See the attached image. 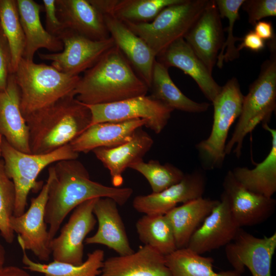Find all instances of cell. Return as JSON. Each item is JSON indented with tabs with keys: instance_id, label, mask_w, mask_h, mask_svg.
<instances>
[{
	"instance_id": "obj_40",
	"label": "cell",
	"mask_w": 276,
	"mask_h": 276,
	"mask_svg": "<svg viewBox=\"0 0 276 276\" xmlns=\"http://www.w3.org/2000/svg\"><path fill=\"white\" fill-rule=\"evenodd\" d=\"M42 2L45 13L46 30L51 34L58 37L66 28L57 16L56 0H43Z\"/></svg>"
},
{
	"instance_id": "obj_2",
	"label": "cell",
	"mask_w": 276,
	"mask_h": 276,
	"mask_svg": "<svg viewBox=\"0 0 276 276\" xmlns=\"http://www.w3.org/2000/svg\"><path fill=\"white\" fill-rule=\"evenodd\" d=\"M148 90L115 45L80 77L74 94L81 103L96 105L146 95Z\"/></svg>"
},
{
	"instance_id": "obj_13",
	"label": "cell",
	"mask_w": 276,
	"mask_h": 276,
	"mask_svg": "<svg viewBox=\"0 0 276 276\" xmlns=\"http://www.w3.org/2000/svg\"><path fill=\"white\" fill-rule=\"evenodd\" d=\"M49 187V180L42 187L37 196L32 198L27 211L19 216L13 215L10 227L18 234L17 241L25 249L31 251L40 261H48L51 251L44 214Z\"/></svg>"
},
{
	"instance_id": "obj_24",
	"label": "cell",
	"mask_w": 276,
	"mask_h": 276,
	"mask_svg": "<svg viewBox=\"0 0 276 276\" xmlns=\"http://www.w3.org/2000/svg\"><path fill=\"white\" fill-rule=\"evenodd\" d=\"M56 6L66 29L94 40L110 37L104 15L89 0H56Z\"/></svg>"
},
{
	"instance_id": "obj_30",
	"label": "cell",
	"mask_w": 276,
	"mask_h": 276,
	"mask_svg": "<svg viewBox=\"0 0 276 276\" xmlns=\"http://www.w3.org/2000/svg\"><path fill=\"white\" fill-rule=\"evenodd\" d=\"M171 276H241L234 270L216 272L214 259L203 257L186 247L165 256Z\"/></svg>"
},
{
	"instance_id": "obj_32",
	"label": "cell",
	"mask_w": 276,
	"mask_h": 276,
	"mask_svg": "<svg viewBox=\"0 0 276 276\" xmlns=\"http://www.w3.org/2000/svg\"><path fill=\"white\" fill-rule=\"evenodd\" d=\"M135 226L140 240L164 256L177 249L172 228L165 215L145 214Z\"/></svg>"
},
{
	"instance_id": "obj_9",
	"label": "cell",
	"mask_w": 276,
	"mask_h": 276,
	"mask_svg": "<svg viewBox=\"0 0 276 276\" xmlns=\"http://www.w3.org/2000/svg\"><path fill=\"white\" fill-rule=\"evenodd\" d=\"M85 105L91 114L89 126L102 122L143 119L147 120L146 127L156 134L163 131L174 110L163 102L147 95L111 103Z\"/></svg>"
},
{
	"instance_id": "obj_31",
	"label": "cell",
	"mask_w": 276,
	"mask_h": 276,
	"mask_svg": "<svg viewBox=\"0 0 276 276\" xmlns=\"http://www.w3.org/2000/svg\"><path fill=\"white\" fill-rule=\"evenodd\" d=\"M19 245L25 268L42 273L43 276H98L104 261V251L98 249L88 253L86 261L79 265L55 260L48 264L38 263L30 259L24 247Z\"/></svg>"
},
{
	"instance_id": "obj_38",
	"label": "cell",
	"mask_w": 276,
	"mask_h": 276,
	"mask_svg": "<svg viewBox=\"0 0 276 276\" xmlns=\"http://www.w3.org/2000/svg\"><path fill=\"white\" fill-rule=\"evenodd\" d=\"M241 7L252 26L264 18L276 16L275 0H245Z\"/></svg>"
},
{
	"instance_id": "obj_8",
	"label": "cell",
	"mask_w": 276,
	"mask_h": 276,
	"mask_svg": "<svg viewBox=\"0 0 276 276\" xmlns=\"http://www.w3.org/2000/svg\"><path fill=\"white\" fill-rule=\"evenodd\" d=\"M208 0H181L169 6L151 21L123 22L149 46L155 57L185 34L205 8Z\"/></svg>"
},
{
	"instance_id": "obj_3",
	"label": "cell",
	"mask_w": 276,
	"mask_h": 276,
	"mask_svg": "<svg viewBox=\"0 0 276 276\" xmlns=\"http://www.w3.org/2000/svg\"><path fill=\"white\" fill-rule=\"evenodd\" d=\"M24 119L31 153L41 154L69 144L88 128L91 114L88 107L71 94Z\"/></svg>"
},
{
	"instance_id": "obj_16",
	"label": "cell",
	"mask_w": 276,
	"mask_h": 276,
	"mask_svg": "<svg viewBox=\"0 0 276 276\" xmlns=\"http://www.w3.org/2000/svg\"><path fill=\"white\" fill-rule=\"evenodd\" d=\"M221 19L215 0H208L205 8L183 37L211 74L224 42Z\"/></svg>"
},
{
	"instance_id": "obj_20",
	"label": "cell",
	"mask_w": 276,
	"mask_h": 276,
	"mask_svg": "<svg viewBox=\"0 0 276 276\" xmlns=\"http://www.w3.org/2000/svg\"><path fill=\"white\" fill-rule=\"evenodd\" d=\"M118 204L108 197L98 198L93 208L98 227L96 233L85 239L86 244H101L114 250L119 255L134 251L130 246Z\"/></svg>"
},
{
	"instance_id": "obj_42",
	"label": "cell",
	"mask_w": 276,
	"mask_h": 276,
	"mask_svg": "<svg viewBox=\"0 0 276 276\" xmlns=\"http://www.w3.org/2000/svg\"><path fill=\"white\" fill-rule=\"evenodd\" d=\"M254 31L263 40H271L275 37L270 21L260 20L254 25Z\"/></svg>"
},
{
	"instance_id": "obj_39",
	"label": "cell",
	"mask_w": 276,
	"mask_h": 276,
	"mask_svg": "<svg viewBox=\"0 0 276 276\" xmlns=\"http://www.w3.org/2000/svg\"><path fill=\"white\" fill-rule=\"evenodd\" d=\"M11 55L7 39L0 25V91L7 86L11 74Z\"/></svg>"
},
{
	"instance_id": "obj_33",
	"label": "cell",
	"mask_w": 276,
	"mask_h": 276,
	"mask_svg": "<svg viewBox=\"0 0 276 276\" xmlns=\"http://www.w3.org/2000/svg\"><path fill=\"white\" fill-rule=\"evenodd\" d=\"M0 25L10 50L11 72L14 74L22 58L25 47V37L16 1L0 0Z\"/></svg>"
},
{
	"instance_id": "obj_7",
	"label": "cell",
	"mask_w": 276,
	"mask_h": 276,
	"mask_svg": "<svg viewBox=\"0 0 276 276\" xmlns=\"http://www.w3.org/2000/svg\"><path fill=\"white\" fill-rule=\"evenodd\" d=\"M1 156L4 159L5 173L13 181L15 188L13 215L19 216L25 211L30 191L40 187L36 179L40 172L53 163L77 159L79 153L72 149L70 144L48 153H26L12 147L3 137Z\"/></svg>"
},
{
	"instance_id": "obj_44",
	"label": "cell",
	"mask_w": 276,
	"mask_h": 276,
	"mask_svg": "<svg viewBox=\"0 0 276 276\" xmlns=\"http://www.w3.org/2000/svg\"><path fill=\"white\" fill-rule=\"evenodd\" d=\"M0 276H31L26 270L15 266H5Z\"/></svg>"
},
{
	"instance_id": "obj_6",
	"label": "cell",
	"mask_w": 276,
	"mask_h": 276,
	"mask_svg": "<svg viewBox=\"0 0 276 276\" xmlns=\"http://www.w3.org/2000/svg\"><path fill=\"white\" fill-rule=\"evenodd\" d=\"M244 97L238 80L233 77L222 86L212 102L214 115L211 132L207 139L195 146L203 170L222 167L226 156L225 148L228 133L241 113Z\"/></svg>"
},
{
	"instance_id": "obj_10",
	"label": "cell",
	"mask_w": 276,
	"mask_h": 276,
	"mask_svg": "<svg viewBox=\"0 0 276 276\" xmlns=\"http://www.w3.org/2000/svg\"><path fill=\"white\" fill-rule=\"evenodd\" d=\"M63 45L58 53H38L42 60L51 61L58 71L71 75L79 76L93 67L116 44L109 38L94 40L66 29L58 36Z\"/></svg>"
},
{
	"instance_id": "obj_37",
	"label": "cell",
	"mask_w": 276,
	"mask_h": 276,
	"mask_svg": "<svg viewBox=\"0 0 276 276\" xmlns=\"http://www.w3.org/2000/svg\"><path fill=\"white\" fill-rule=\"evenodd\" d=\"M15 200L14 185L5 173L4 161L0 160V232L9 243H12L14 238L9 223L13 215Z\"/></svg>"
},
{
	"instance_id": "obj_43",
	"label": "cell",
	"mask_w": 276,
	"mask_h": 276,
	"mask_svg": "<svg viewBox=\"0 0 276 276\" xmlns=\"http://www.w3.org/2000/svg\"><path fill=\"white\" fill-rule=\"evenodd\" d=\"M103 15L111 14L117 0H89Z\"/></svg>"
},
{
	"instance_id": "obj_18",
	"label": "cell",
	"mask_w": 276,
	"mask_h": 276,
	"mask_svg": "<svg viewBox=\"0 0 276 276\" xmlns=\"http://www.w3.org/2000/svg\"><path fill=\"white\" fill-rule=\"evenodd\" d=\"M156 60L168 68L175 67L190 76L204 96L212 102L221 91L222 86L214 80L212 74L183 38L169 44L156 56Z\"/></svg>"
},
{
	"instance_id": "obj_25",
	"label": "cell",
	"mask_w": 276,
	"mask_h": 276,
	"mask_svg": "<svg viewBox=\"0 0 276 276\" xmlns=\"http://www.w3.org/2000/svg\"><path fill=\"white\" fill-rule=\"evenodd\" d=\"M154 141L145 131L139 128L128 142L114 147L98 148L92 151L108 170L114 187H121L123 173L130 165L143 159L151 148Z\"/></svg>"
},
{
	"instance_id": "obj_36",
	"label": "cell",
	"mask_w": 276,
	"mask_h": 276,
	"mask_svg": "<svg viewBox=\"0 0 276 276\" xmlns=\"http://www.w3.org/2000/svg\"><path fill=\"white\" fill-rule=\"evenodd\" d=\"M244 1L215 0L220 17H226L228 21V25L224 30L227 32V36L220 50L216 62L220 68L222 67L224 62L233 61L240 56L235 42L241 41L242 38L233 35V29L235 21L239 18V9Z\"/></svg>"
},
{
	"instance_id": "obj_14",
	"label": "cell",
	"mask_w": 276,
	"mask_h": 276,
	"mask_svg": "<svg viewBox=\"0 0 276 276\" xmlns=\"http://www.w3.org/2000/svg\"><path fill=\"white\" fill-rule=\"evenodd\" d=\"M222 186L232 215L240 227L262 223L274 213L275 199L247 189L236 180L232 170L225 174Z\"/></svg>"
},
{
	"instance_id": "obj_27",
	"label": "cell",
	"mask_w": 276,
	"mask_h": 276,
	"mask_svg": "<svg viewBox=\"0 0 276 276\" xmlns=\"http://www.w3.org/2000/svg\"><path fill=\"white\" fill-rule=\"evenodd\" d=\"M218 202L202 197L176 206L165 215L172 228L177 249L187 246L194 233Z\"/></svg>"
},
{
	"instance_id": "obj_12",
	"label": "cell",
	"mask_w": 276,
	"mask_h": 276,
	"mask_svg": "<svg viewBox=\"0 0 276 276\" xmlns=\"http://www.w3.org/2000/svg\"><path fill=\"white\" fill-rule=\"evenodd\" d=\"M276 249V233L256 237L240 228L233 242L225 246L228 262L242 274L247 268L252 276H271L272 257Z\"/></svg>"
},
{
	"instance_id": "obj_26",
	"label": "cell",
	"mask_w": 276,
	"mask_h": 276,
	"mask_svg": "<svg viewBox=\"0 0 276 276\" xmlns=\"http://www.w3.org/2000/svg\"><path fill=\"white\" fill-rule=\"evenodd\" d=\"M16 3L25 37L22 58L33 60L35 53L41 48L55 53L62 51L61 40L49 33L42 25L40 17L42 6L33 0H16Z\"/></svg>"
},
{
	"instance_id": "obj_22",
	"label": "cell",
	"mask_w": 276,
	"mask_h": 276,
	"mask_svg": "<svg viewBox=\"0 0 276 276\" xmlns=\"http://www.w3.org/2000/svg\"><path fill=\"white\" fill-rule=\"evenodd\" d=\"M98 276H171L165 257L152 247L144 245L126 255L104 260Z\"/></svg>"
},
{
	"instance_id": "obj_23",
	"label": "cell",
	"mask_w": 276,
	"mask_h": 276,
	"mask_svg": "<svg viewBox=\"0 0 276 276\" xmlns=\"http://www.w3.org/2000/svg\"><path fill=\"white\" fill-rule=\"evenodd\" d=\"M147 124V120L143 119L97 123L89 126L70 145L78 153H87L98 148L116 147L129 141L135 131Z\"/></svg>"
},
{
	"instance_id": "obj_5",
	"label": "cell",
	"mask_w": 276,
	"mask_h": 276,
	"mask_svg": "<svg viewBox=\"0 0 276 276\" xmlns=\"http://www.w3.org/2000/svg\"><path fill=\"white\" fill-rule=\"evenodd\" d=\"M270 56L261 68L258 78L249 86L244 97L241 113L232 136L225 145L226 155L233 152L239 158L242 154L243 140L260 123L269 122L276 107V46L268 45Z\"/></svg>"
},
{
	"instance_id": "obj_35",
	"label": "cell",
	"mask_w": 276,
	"mask_h": 276,
	"mask_svg": "<svg viewBox=\"0 0 276 276\" xmlns=\"http://www.w3.org/2000/svg\"><path fill=\"white\" fill-rule=\"evenodd\" d=\"M129 168L143 175L148 181L152 193H158L179 182L185 176L181 170L167 163L162 165L157 160L145 162L143 159L132 164Z\"/></svg>"
},
{
	"instance_id": "obj_4",
	"label": "cell",
	"mask_w": 276,
	"mask_h": 276,
	"mask_svg": "<svg viewBox=\"0 0 276 276\" xmlns=\"http://www.w3.org/2000/svg\"><path fill=\"white\" fill-rule=\"evenodd\" d=\"M14 74L20 91V107L24 118L66 96H75L74 91L80 78V76L63 73L52 65L24 58Z\"/></svg>"
},
{
	"instance_id": "obj_41",
	"label": "cell",
	"mask_w": 276,
	"mask_h": 276,
	"mask_svg": "<svg viewBox=\"0 0 276 276\" xmlns=\"http://www.w3.org/2000/svg\"><path fill=\"white\" fill-rule=\"evenodd\" d=\"M242 42L237 47L240 51L244 48L248 49L253 52H258L265 47V41L254 31L250 30L242 38Z\"/></svg>"
},
{
	"instance_id": "obj_21",
	"label": "cell",
	"mask_w": 276,
	"mask_h": 276,
	"mask_svg": "<svg viewBox=\"0 0 276 276\" xmlns=\"http://www.w3.org/2000/svg\"><path fill=\"white\" fill-rule=\"evenodd\" d=\"M20 105V89L14 74H11L6 88L0 91V134L15 149L31 153L29 129Z\"/></svg>"
},
{
	"instance_id": "obj_19",
	"label": "cell",
	"mask_w": 276,
	"mask_h": 276,
	"mask_svg": "<svg viewBox=\"0 0 276 276\" xmlns=\"http://www.w3.org/2000/svg\"><path fill=\"white\" fill-rule=\"evenodd\" d=\"M104 17L116 45L149 88L155 56L147 43L123 21L111 14L104 15Z\"/></svg>"
},
{
	"instance_id": "obj_34",
	"label": "cell",
	"mask_w": 276,
	"mask_h": 276,
	"mask_svg": "<svg viewBox=\"0 0 276 276\" xmlns=\"http://www.w3.org/2000/svg\"><path fill=\"white\" fill-rule=\"evenodd\" d=\"M181 1L117 0L111 15L123 22H149L164 8Z\"/></svg>"
},
{
	"instance_id": "obj_1",
	"label": "cell",
	"mask_w": 276,
	"mask_h": 276,
	"mask_svg": "<svg viewBox=\"0 0 276 276\" xmlns=\"http://www.w3.org/2000/svg\"><path fill=\"white\" fill-rule=\"evenodd\" d=\"M49 187L44 219L50 241L55 237L67 215L89 199L108 197L125 204L133 193L129 187H108L91 180L83 164L76 159L58 161L48 169Z\"/></svg>"
},
{
	"instance_id": "obj_45",
	"label": "cell",
	"mask_w": 276,
	"mask_h": 276,
	"mask_svg": "<svg viewBox=\"0 0 276 276\" xmlns=\"http://www.w3.org/2000/svg\"><path fill=\"white\" fill-rule=\"evenodd\" d=\"M6 258V251L4 246L0 243V272L5 267L4 264Z\"/></svg>"
},
{
	"instance_id": "obj_28",
	"label": "cell",
	"mask_w": 276,
	"mask_h": 276,
	"mask_svg": "<svg viewBox=\"0 0 276 276\" xmlns=\"http://www.w3.org/2000/svg\"><path fill=\"white\" fill-rule=\"evenodd\" d=\"M262 127L271 134L270 150L265 159L253 169L237 167L232 172L236 180L247 189L272 197L276 192V130L262 124Z\"/></svg>"
},
{
	"instance_id": "obj_46",
	"label": "cell",
	"mask_w": 276,
	"mask_h": 276,
	"mask_svg": "<svg viewBox=\"0 0 276 276\" xmlns=\"http://www.w3.org/2000/svg\"><path fill=\"white\" fill-rule=\"evenodd\" d=\"M3 136L0 134V156H1V145L2 142Z\"/></svg>"
},
{
	"instance_id": "obj_11",
	"label": "cell",
	"mask_w": 276,
	"mask_h": 276,
	"mask_svg": "<svg viewBox=\"0 0 276 276\" xmlns=\"http://www.w3.org/2000/svg\"><path fill=\"white\" fill-rule=\"evenodd\" d=\"M98 198L89 199L78 205L60 235L50 241L49 246L54 260L76 265L83 263V242L97 222L93 208Z\"/></svg>"
},
{
	"instance_id": "obj_29",
	"label": "cell",
	"mask_w": 276,
	"mask_h": 276,
	"mask_svg": "<svg viewBox=\"0 0 276 276\" xmlns=\"http://www.w3.org/2000/svg\"><path fill=\"white\" fill-rule=\"evenodd\" d=\"M149 90L151 96L171 108L191 113L206 111L210 104L195 102L186 95L177 87L171 79L168 68L155 60Z\"/></svg>"
},
{
	"instance_id": "obj_17",
	"label": "cell",
	"mask_w": 276,
	"mask_h": 276,
	"mask_svg": "<svg viewBox=\"0 0 276 276\" xmlns=\"http://www.w3.org/2000/svg\"><path fill=\"white\" fill-rule=\"evenodd\" d=\"M240 228L222 192L219 202L194 233L187 247L201 255L225 246L234 240Z\"/></svg>"
},
{
	"instance_id": "obj_15",
	"label": "cell",
	"mask_w": 276,
	"mask_h": 276,
	"mask_svg": "<svg viewBox=\"0 0 276 276\" xmlns=\"http://www.w3.org/2000/svg\"><path fill=\"white\" fill-rule=\"evenodd\" d=\"M206 184L204 172L196 170L185 174L179 182L158 192L137 195L132 202L138 212L148 215H165L179 203L182 204L202 197Z\"/></svg>"
}]
</instances>
